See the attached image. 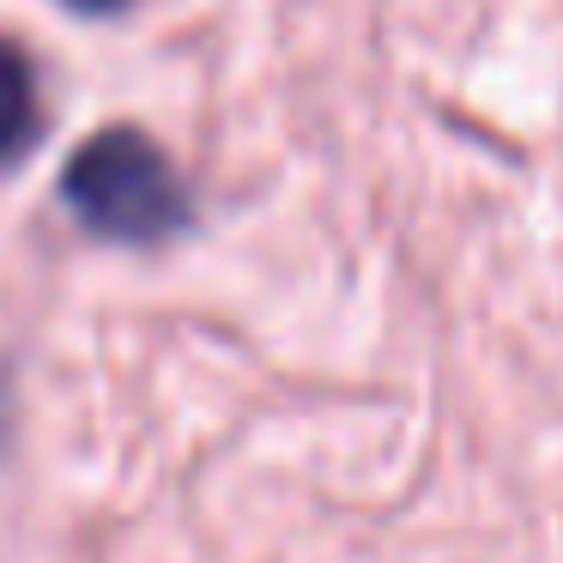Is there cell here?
I'll use <instances>...</instances> for the list:
<instances>
[{"mask_svg": "<svg viewBox=\"0 0 563 563\" xmlns=\"http://www.w3.org/2000/svg\"><path fill=\"white\" fill-rule=\"evenodd\" d=\"M62 200L91 236L115 249H158L195 224V195H188L176 158L128 122L98 128L67 152Z\"/></svg>", "mask_w": 563, "mask_h": 563, "instance_id": "cell-1", "label": "cell"}, {"mask_svg": "<svg viewBox=\"0 0 563 563\" xmlns=\"http://www.w3.org/2000/svg\"><path fill=\"white\" fill-rule=\"evenodd\" d=\"M43 134L37 110V67L13 37H0V170H13Z\"/></svg>", "mask_w": 563, "mask_h": 563, "instance_id": "cell-2", "label": "cell"}, {"mask_svg": "<svg viewBox=\"0 0 563 563\" xmlns=\"http://www.w3.org/2000/svg\"><path fill=\"white\" fill-rule=\"evenodd\" d=\"M74 13H91V19H110V13H122V7H134V0H67Z\"/></svg>", "mask_w": 563, "mask_h": 563, "instance_id": "cell-3", "label": "cell"}]
</instances>
